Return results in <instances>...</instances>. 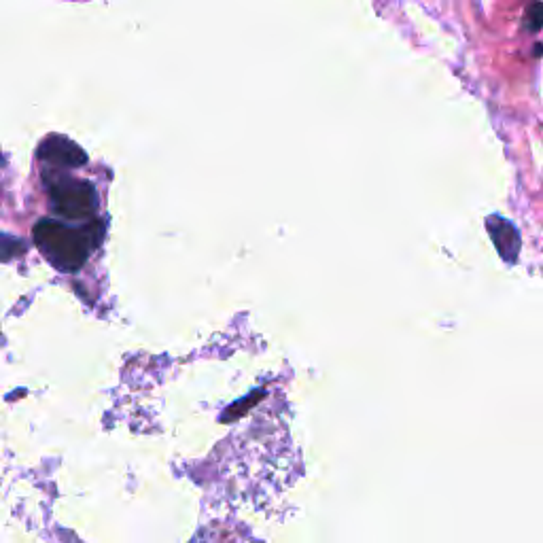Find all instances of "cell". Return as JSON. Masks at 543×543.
Wrapping results in <instances>:
<instances>
[{"instance_id": "1", "label": "cell", "mask_w": 543, "mask_h": 543, "mask_svg": "<svg viewBox=\"0 0 543 543\" xmlns=\"http://www.w3.org/2000/svg\"><path fill=\"white\" fill-rule=\"evenodd\" d=\"M104 236V225L98 219L83 225H68L64 221L43 219L34 225V244L51 266L62 272H77L98 249Z\"/></svg>"}, {"instance_id": "2", "label": "cell", "mask_w": 543, "mask_h": 543, "mask_svg": "<svg viewBox=\"0 0 543 543\" xmlns=\"http://www.w3.org/2000/svg\"><path fill=\"white\" fill-rule=\"evenodd\" d=\"M49 204L64 221H92L98 213V194L90 181L66 172H43Z\"/></svg>"}, {"instance_id": "3", "label": "cell", "mask_w": 543, "mask_h": 543, "mask_svg": "<svg viewBox=\"0 0 543 543\" xmlns=\"http://www.w3.org/2000/svg\"><path fill=\"white\" fill-rule=\"evenodd\" d=\"M41 162L45 164L43 172H68L81 168L87 162V155L64 136H49L39 149Z\"/></svg>"}, {"instance_id": "4", "label": "cell", "mask_w": 543, "mask_h": 543, "mask_svg": "<svg viewBox=\"0 0 543 543\" xmlns=\"http://www.w3.org/2000/svg\"><path fill=\"white\" fill-rule=\"evenodd\" d=\"M486 230H488L490 238H493V244L497 247L499 255L505 261L514 264L520 255V247H522V240H520L516 225L499 217V215H493V217L486 219Z\"/></svg>"}, {"instance_id": "5", "label": "cell", "mask_w": 543, "mask_h": 543, "mask_svg": "<svg viewBox=\"0 0 543 543\" xmlns=\"http://www.w3.org/2000/svg\"><path fill=\"white\" fill-rule=\"evenodd\" d=\"M22 251H24V242L0 234V259L5 261V259H11V257H17Z\"/></svg>"}, {"instance_id": "6", "label": "cell", "mask_w": 543, "mask_h": 543, "mask_svg": "<svg viewBox=\"0 0 543 543\" xmlns=\"http://www.w3.org/2000/svg\"><path fill=\"white\" fill-rule=\"evenodd\" d=\"M543 26V3H533L531 9L527 11V17H524V28L537 32Z\"/></svg>"}]
</instances>
